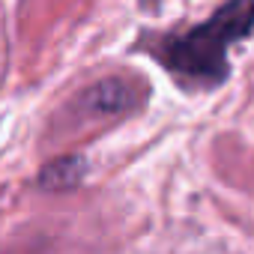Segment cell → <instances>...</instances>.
Segmentation results:
<instances>
[{
    "label": "cell",
    "mask_w": 254,
    "mask_h": 254,
    "mask_svg": "<svg viewBox=\"0 0 254 254\" xmlns=\"http://www.w3.org/2000/svg\"><path fill=\"white\" fill-rule=\"evenodd\" d=\"M87 174V165L81 156H63L51 165L42 168L39 174V186L42 189H51V191H60V189H75Z\"/></svg>",
    "instance_id": "7a4b0ae2"
},
{
    "label": "cell",
    "mask_w": 254,
    "mask_h": 254,
    "mask_svg": "<svg viewBox=\"0 0 254 254\" xmlns=\"http://www.w3.org/2000/svg\"><path fill=\"white\" fill-rule=\"evenodd\" d=\"M93 99H99V111L108 114V111H123L129 105V90H126L120 81H105V84H96V90L90 93Z\"/></svg>",
    "instance_id": "3957f363"
},
{
    "label": "cell",
    "mask_w": 254,
    "mask_h": 254,
    "mask_svg": "<svg viewBox=\"0 0 254 254\" xmlns=\"http://www.w3.org/2000/svg\"><path fill=\"white\" fill-rule=\"evenodd\" d=\"M254 30V0H227L212 12L209 21L191 30L162 36L150 45L153 57L189 87H218L227 81V48Z\"/></svg>",
    "instance_id": "6da1fadb"
}]
</instances>
